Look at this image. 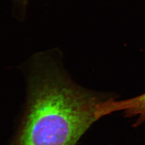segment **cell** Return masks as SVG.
Returning <instances> with one entry per match:
<instances>
[{
    "label": "cell",
    "instance_id": "2",
    "mask_svg": "<svg viewBox=\"0 0 145 145\" xmlns=\"http://www.w3.org/2000/svg\"><path fill=\"white\" fill-rule=\"evenodd\" d=\"M123 111L127 116H138V123L145 120V93L132 99L116 101L109 99L102 101L97 105L99 119L116 111Z\"/></svg>",
    "mask_w": 145,
    "mask_h": 145
},
{
    "label": "cell",
    "instance_id": "1",
    "mask_svg": "<svg viewBox=\"0 0 145 145\" xmlns=\"http://www.w3.org/2000/svg\"><path fill=\"white\" fill-rule=\"evenodd\" d=\"M27 96L11 145H75L99 119V96L75 86L48 57L34 60Z\"/></svg>",
    "mask_w": 145,
    "mask_h": 145
}]
</instances>
